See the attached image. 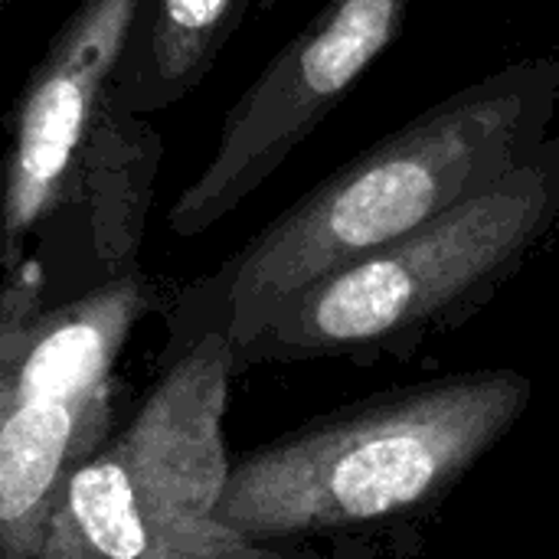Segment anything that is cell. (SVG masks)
Returning a JSON list of instances; mask_svg holds the SVG:
<instances>
[{
	"label": "cell",
	"instance_id": "cell-1",
	"mask_svg": "<svg viewBox=\"0 0 559 559\" xmlns=\"http://www.w3.org/2000/svg\"><path fill=\"white\" fill-rule=\"evenodd\" d=\"M557 108L559 56H527L354 154L229 259L233 331L255 337L311 282L495 187L550 138Z\"/></svg>",
	"mask_w": 559,
	"mask_h": 559
},
{
	"label": "cell",
	"instance_id": "cell-2",
	"mask_svg": "<svg viewBox=\"0 0 559 559\" xmlns=\"http://www.w3.org/2000/svg\"><path fill=\"white\" fill-rule=\"evenodd\" d=\"M559 223V134L409 236L292 295L255 334L282 357L403 354L488 305Z\"/></svg>",
	"mask_w": 559,
	"mask_h": 559
},
{
	"label": "cell",
	"instance_id": "cell-3",
	"mask_svg": "<svg viewBox=\"0 0 559 559\" xmlns=\"http://www.w3.org/2000/svg\"><path fill=\"white\" fill-rule=\"evenodd\" d=\"M531 380L472 370L337 413L239 485V511L272 531H354L442 501L524 416Z\"/></svg>",
	"mask_w": 559,
	"mask_h": 559
},
{
	"label": "cell",
	"instance_id": "cell-4",
	"mask_svg": "<svg viewBox=\"0 0 559 559\" xmlns=\"http://www.w3.org/2000/svg\"><path fill=\"white\" fill-rule=\"evenodd\" d=\"M413 0H328L226 111L216 151L170 206V229L197 236L252 197L400 39Z\"/></svg>",
	"mask_w": 559,
	"mask_h": 559
},
{
	"label": "cell",
	"instance_id": "cell-5",
	"mask_svg": "<svg viewBox=\"0 0 559 559\" xmlns=\"http://www.w3.org/2000/svg\"><path fill=\"white\" fill-rule=\"evenodd\" d=\"M138 0H79L33 66L0 164V259L23 262L26 239L79 187L88 134L105 105Z\"/></svg>",
	"mask_w": 559,
	"mask_h": 559
},
{
	"label": "cell",
	"instance_id": "cell-6",
	"mask_svg": "<svg viewBox=\"0 0 559 559\" xmlns=\"http://www.w3.org/2000/svg\"><path fill=\"white\" fill-rule=\"evenodd\" d=\"M255 0H138L108 95L151 118L180 105L216 66Z\"/></svg>",
	"mask_w": 559,
	"mask_h": 559
},
{
	"label": "cell",
	"instance_id": "cell-7",
	"mask_svg": "<svg viewBox=\"0 0 559 559\" xmlns=\"http://www.w3.org/2000/svg\"><path fill=\"white\" fill-rule=\"evenodd\" d=\"M164 141L144 115L124 111L108 92L98 121L85 144L75 197L69 200L82 223L92 226L98 252L105 259H124L134 252L160 167Z\"/></svg>",
	"mask_w": 559,
	"mask_h": 559
},
{
	"label": "cell",
	"instance_id": "cell-8",
	"mask_svg": "<svg viewBox=\"0 0 559 559\" xmlns=\"http://www.w3.org/2000/svg\"><path fill=\"white\" fill-rule=\"evenodd\" d=\"M72 416L62 400L23 403L0 432V518L16 521L39 504L56 478Z\"/></svg>",
	"mask_w": 559,
	"mask_h": 559
},
{
	"label": "cell",
	"instance_id": "cell-9",
	"mask_svg": "<svg viewBox=\"0 0 559 559\" xmlns=\"http://www.w3.org/2000/svg\"><path fill=\"white\" fill-rule=\"evenodd\" d=\"M108 350V318L75 314L49 328L23 360L20 396L33 400H69L85 390L105 360Z\"/></svg>",
	"mask_w": 559,
	"mask_h": 559
},
{
	"label": "cell",
	"instance_id": "cell-10",
	"mask_svg": "<svg viewBox=\"0 0 559 559\" xmlns=\"http://www.w3.org/2000/svg\"><path fill=\"white\" fill-rule=\"evenodd\" d=\"M72 511L85 537L111 559H138L144 554V527L134 491L118 465H88L72 478Z\"/></svg>",
	"mask_w": 559,
	"mask_h": 559
},
{
	"label": "cell",
	"instance_id": "cell-11",
	"mask_svg": "<svg viewBox=\"0 0 559 559\" xmlns=\"http://www.w3.org/2000/svg\"><path fill=\"white\" fill-rule=\"evenodd\" d=\"M278 3H282V0H259V7H262V10H275Z\"/></svg>",
	"mask_w": 559,
	"mask_h": 559
},
{
	"label": "cell",
	"instance_id": "cell-12",
	"mask_svg": "<svg viewBox=\"0 0 559 559\" xmlns=\"http://www.w3.org/2000/svg\"><path fill=\"white\" fill-rule=\"evenodd\" d=\"M10 3H16V0H0V10H3V7H10Z\"/></svg>",
	"mask_w": 559,
	"mask_h": 559
}]
</instances>
